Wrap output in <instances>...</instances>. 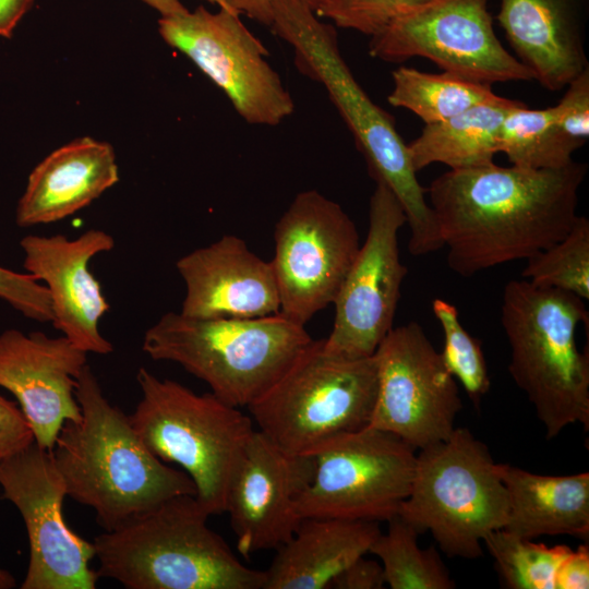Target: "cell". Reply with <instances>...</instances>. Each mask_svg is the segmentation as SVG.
<instances>
[{
	"label": "cell",
	"instance_id": "5",
	"mask_svg": "<svg viewBox=\"0 0 589 589\" xmlns=\"http://www.w3.org/2000/svg\"><path fill=\"white\" fill-rule=\"evenodd\" d=\"M585 300L527 279L503 290L501 323L510 347L508 371L526 393L546 438L580 423L589 428V356L579 351L576 332L588 325Z\"/></svg>",
	"mask_w": 589,
	"mask_h": 589
},
{
	"label": "cell",
	"instance_id": "28",
	"mask_svg": "<svg viewBox=\"0 0 589 589\" xmlns=\"http://www.w3.org/2000/svg\"><path fill=\"white\" fill-rule=\"evenodd\" d=\"M369 553L381 561L386 585L392 589H453L455 581L434 546L421 549L420 534L399 515L387 520Z\"/></svg>",
	"mask_w": 589,
	"mask_h": 589
},
{
	"label": "cell",
	"instance_id": "39",
	"mask_svg": "<svg viewBox=\"0 0 589 589\" xmlns=\"http://www.w3.org/2000/svg\"><path fill=\"white\" fill-rule=\"evenodd\" d=\"M34 0H0V36L10 37Z\"/></svg>",
	"mask_w": 589,
	"mask_h": 589
},
{
	"label": "cell",
	"instance_id": "20",
	"mask_svg": "<svg viewBox=\"0 0 589 589\" xmlns=\"http://www.w3.org/2000/svg\"><path fill=\"white\" fill-rule=\"evenodd\" d=\"M176 268L185 285L181 311L191 317H260L279 313L280 299L271 261L245 241L224 235L181 256Z\"/></svg>",
	"mask_w": 589,
	"mask_h": 589
},
{
	"label": "cell",
	"instance_id": "22",
	"mask_svg": "<svg viewBox=\"0 0 589 589\" xmlns=\"http://www.w3.org/2000/svg\"><path fill=\"white\" fill-rule=\"evenodd\" d=\"M119 181L109 143L76 139L47 155L29 173L16 207L20 227L52 224L89 205Z\"/></svg>",
	"mask_w": 589,
	"mask_h": 589
},
{
	"label": "cell",
	"instance_id": "4",
	"mask_svg": "<svg viewBox=\"0 0 589 589\" xmlns=\"http://www.w3.org/2000/svg\"><path fill=\"white\" fill-rule=\"evenodd\" d=\"M208 517L183 494L98 534V577L128 589H263L264 570L242 564Z\"/></svg>",
	"mask_w": 589,
	"mask_h": 589
},
{
	"label": "cell",
	"instance_id": "40",
	"mask_svg": "<svg viewBox=\"0 0 589 589\" xmlns=\"http://www.w3.org/2000/svg\"><path fill=\"white\" fill-rule=\"evenodd\" d=\"M154 10H156L161 16H173L188 12L189 10L182 4L180 0H141Z\"/></svg>",
	"mask_w": 589,
	"mask_h": 589
},
{
	"label": "cell",
	"instance_id": "38",
	"mask_svg": "<svg viewBox=\"0 0 589 589\" xmlns=\"http://www.w3.org/2000/svg\"><path fill=\"white\" fill-rule=\"evenodd\" d=\"M221 7L244 14L255 22L271 26L273 22L272 0H220Z\"/></svg>",
	"mask_w": 589,
	"mask_h": 589
},
{
	"label": "cell",
	"instance_id": "33",
	"mask_svg": "<svg viewBox=\"0 0 589 589\" xmlns=\"http://www.w3.org/2000/svg\"><path fill=\"white\" fill-rule=\"evenodd\" d=\"M0 299L27 318L52 323L48 290L27 273L21 274L0 266Z\"/></svg>",
	"mask_w": 589,
	"mask_h": 589
},
{
	"label": "cell",
	"instance_id": "36",
	"mask_svg": "<svg viewBox=\"0 0 589 589\" xmlns=\"http://www.w3.org/2000/svg\"><path fill=\"white\" fill-rule=\"evenodd\" d=\"M363 556L354 560L332 581L336 589H381L386 585L382 564Z\"/></svg>",
	"mask_w": 589,
	"mask_h": 589
},
{
	"label": "cell",
	"instance_id": "1",
	"mask_svg": "<svg viewBox=\"0 0 589 589\" xmlns=\"http://www.w3.org/2000/svg\"><path fill=\"white\" fill-rule=\"evenodd\" d=\"M588 171L573 160L556 169L494 163L450 169L425 189L447 265L461 277L528 260L561 241L577 215L578 192Z\"/></svg>",
	"mask_w": 589,
	"mask_h": 589
},
{
	"label": "cell",
	"instance_id": "34",
	"mask_svg": "<svg viewBox=\"0 0 589 589\" xmlns=\"http://www.w3.org/2000/svg\"><path fill=\"white\" fill-rule=\"evenodd\" d=\"M554 117L563 133L581 147L589 137V67L566 85Z\"/></svg>",
	"mask_w": 589,
	"mask_h": 589
},
{
	"label": "cell",
	"instance_id": "6",
	"mask_svg": "<svg viewBox=\"0 0 589 589\" xmlns=\"http://www.w3.org/2000/svg\"><path fill=\"white\" fill-rule=\"evenodd\" d=\"M312 340L305 325L280 313L204 318L167 312L145 332L142 349L178 363L240 408L262 396Z\"/></svg>",
	"mask_w": 589,
	"mask_h": 589
},
{
	"label": "cell",
	"instance_id": "30",
	"mask_svg": "<svg viewBox=\"0 0 589 589\" xmlns=\"http://www.w3.org/2000/svg\"><path fill=\"white\" fill-rule=\"evenodd\" d=\"M521 277L541 287L589 299V219L578 216L561 241L527 260Z\"/></svg>",
	"mask_w": 589,
	"mask_h": 589
},
{
	"label": "cell",
	"instance_id": "41",
	"mask_svg": "<svg viewBox=\"0 0 589 589\" xmlns=\"http://www.w3.org/2000/svg\"><path fill=\"white\" fill-rule=\"evenodd\" d=\"M16 585L13 575L0 566V589H12Z\"/></svg>",
	"mask_w": 589,
	"mask_h": 589
},
{
	"label": "cell",
	"instance_id": "12",
	"mask_svg": "<svg viewBox=\"0 0 589 589\" xmlns=\"http://www.w3.org/2000/svg\"><path fill=\"white\" fill-rule=\"evenodd\" d=\"M239 15L224 8L213 13L200 5L192 12L161 16L158 32L221 88L245 122L278 125L293 113V98L266 60L268 50Z\"/></svg>",
	"mask_w": 589,
	"mask_h": 589
},
{
	"label": "cell",
	"instance_id": "9",
	"mask_svg": "<svg viewBox=\"0 0 589 589\" xmlns=\"http://www.w3.org/2000/svg\"><path fill=\"white\" fill-rule=\"evenodd\" d=\"M377 390L374 354L345 359L313 339L247 408L257 430L291 454L309 455L328 440L369 425Z\"/></svg>",
	"mask_w": 589,
	"mask_h": 589
},
{
	"label": "cell",
	"instance_id": "29",
	"mask_svg": "<svg viewBox=\"0 0 589 589\" xmlns=\"http://www.w3.org/2000/svg\"><path fill=\"white\" fill-rule=\"evenodd\" d=\"M482 542L510 589H555L556 573L573 550L536 543L503 528L488 533Z\"/></svg>",
	"mask_w": 589,
	"mask_h": 589
},
{
	"label": "cell",
	"instance_id": "15",
	"mask_svg": "<svg viewBox=\"0 0 589 589\" xmlns=\"http://www.w3.org/2000/svg\"><path fill=\"white\" fill-rule=\"evenodd\" d=\"M406 215L394 193L375 182L370 199L369 229L334 301L332 332L324 350L345 359L372 357L394 327L408 273L398 249Z\"/></svg>",
	"mask_w": 589,
	"mask_h": 589
},
{
	"label": "cell",
	"instance_id": "11",
	"mask_svg": "<svg viewBox=\"0 0 589 589\" xmlns=\"http://www.w3.org/2000/svg\"><path fill=\"white\" fill-rule=\"evenodd\" d=\"M274 243L279 313L305 325L334 303L361 245L358 229L337 202L311 189L280 216Z\"/></svg>",
	"mask_w": 589,
	"mask_h": 589
},
{
	"label": "cell",
	"instance_id": "21",
	"mask_svg": "<svg viewBox=\"0 0 589 589\" xmlns=\"http://www.w3.org/2000/svg\"><path fill=\"white\" fill-rule=\"evenodd\" d=\"M496 19L516 58L546 89H563L589 67V0H501Z\"/></svg>",
	"mask_w": 589,
	"mask_h": 589
},
{
	"label": "cell",
	"instance_id": "2",
	"mask_svg": "<svg viewBox=\"0 0 589 589\" xmlns=\"http://www.w3.org/2000/svg\"><path fill=\"white\" fill-rule=\"evenodd\" d=\"M75 396L81 418L64 422L51 454L67 495L93 508L105 531L175 496L195 495L191 478L156 457L130 416L109 402L88 364Z\"/></svg>",
	"mask_w": 589,
	"mask_h": 589
},
{
	"label": "cell",
	"instance_id": "8",
	"mask_svg": "<svg viewBox=\"0 0 589 589\" xmlns=\"http://www.w3.org/2000/svg\"><path fill=\"white\" fill-rule=\"evenodd\" d=\"M430 531L448 556H482L484 537L504 528L508 495L489 448L466 428L419 449L409 494L398 514Z\"/></svg>",
	"mask_w": 589,
	"mask_h": 589
},
{
	"label": "cell",
	"instance_id": "25",
	"mask_svg": "<svg viewBox=\"0 0 589 589\" xmlns=\"http://www.w3.org/2000/svg\"><path fill=\"white\" fill-rule=\"evenodd\" d=\"M524 103L498 96L447 120L425 124L408 145L413 169L434 163L450 169L480 167L493 163L498 153V134L505 116Z\"/></svg>",
	"mask_w": 589,
	"mask_h": 589
},
{
	"label": "cell",
	"instance_id": "31",
	"mask_svg": "<svg viewBox=\"0 0 589 589\" xmlns=\"http://www.w3.org/2000/svg\"><path fill=\"white\" fill-rule=\"evenodd\" d=\"M432 311L444 334L443 361L478 405L491 386L481 342L464 328L454 304L436 298L432 302Z\"/></svg>",
	"mask_w": 589,
	"mask_h": 589
},
{
	"label": "cell",
	"instance_id": "13",
	"mask_svg": "<svg viewBox=\"0 0 589 589\" xmlns=\"http://www.w3.org/2000/svg\"><path fill=\"white\" fill-rule=\"evenodd\" d=\"M489 0H428L371 36L369 53L387 61L426 58L444 72L492 85L533 80L495 35Z\"/></svg>",
	"mask_w": 589,
	"mask_h": 589
},
{
	"label": "cell",
	"instance_id": "3",
	"mask_svg": "<svg viewBox=\"0 0 589 589\" xmlns=\"http://www.w3.org/2000/svg\"><path fill=\"white\" fill-rule=\"evenodd\" d=\"M271 28L288 43L299 72L322 84L362 153L370 176L397 197L410 230L408 251L422 256L444 248L438 227L417 178L408 145L394 118L377 106L354 79L332 24L300 0H272Z\"/></svg>",
	"mask_w": 589,
	"mask_h": 589
},
{
	"label": "cell",
	"instance_id": "10",
	"mask_svg": "<svg viewBox=\"0 0 589 589\" xmlns=\"http://www.w3.org/2000/svg\"><path fill=\"white\" fill-rule=\"evenodd\" d=\"M416 452L369 425L328 440L312 453L315 471L298 498V516L387 521L409 494Z\"/></svg>",
	"mask_w": 589,
	"mask_h": 589
},
{
	"label": "cell",
	"instance_id": "14",
	"mask_svg": "<svg viewBox=\"0 0 589 589\" xmlns=\"http://www.w3.org/2000/svg\"><path fill=\"white\" fill-rule=\"evenodd\" d=\"M374 358L377 390L369 426L416 450L446 440L462 404L454 376L421 325L393 327Z\"/></svg>",
	"mask_w": 589,
	"mask_h": 589
},
{
	"label": "cell",
	"instance_id": "23",
	"mask_svg": "<svg viewBox=\"0 0 589 589\" xmlns=\"http://www.w3.org/2000/svg\"><path fill=\"white\" fill-rule=\"evenodd\" d=\"M377 521L303 518L264 570L263 589H324L349 564L369 553Z\"/></svg>",
	"mask_w": 589,
	"mask_h": 589
},
{
	"label": "cell",
	"instance_id": "18",
	"mask_svg": "<svg viewBox=\"0 0 589 589\" xmlns=\"http://www.w3.org/2000/svg\"><path fill=\"white\" fill-rule=\"evenodd\" d=\"M86 364L87 352L63 335L0 334V387L15 397L40 447L52 449L64 422L80 420L75 388Z\"/></svg>",
	"mask_w": 589,
	"mask_h": 589
},
{
	"label": "cell",
	"instance_id": "19",
	"mask_svg": "<svg viewBox=\"0 0 589 589\" xmlns=\"http://www.w3.org/2000/svg\"><path fill=\"white\" fill-rule=\"evenodd\" d=\"M20 245L26 273L48 290L53 326L87 353H110L113 346L99 330L110 305L89 262L115 248L113 237L100 229H89L75 239L28 235Z\"/></svg>",
	"mask_w": 589,
	"mask_h": 589
},
{
	"label": "cell",
	"instance_id": "24",
	"mask_svg": "<svg viewBox=\"0 0 589 589\" xmlns=\"http://www.w3.org/2000/svg\"><path fill=\"white\" fill-rule=\"evenodd\" d=\"M508 495L503 529L528 539L567 534L589 536V472L537 474L497 462Z\"/></svg>",
	"mask_w": 589,
	"mask_h": 589
},
{
	"label": "cell",
	"instance_id": "27",
	"mask_svg": "<svg viewBox=\"0 0 589 589\" xmlns=\"http://www.w3.org/2000/svg\"><path fill=\"white\" fill-rule=\"evenodd\" d=\"M581 146L566 136L555 121L553 107L529 109L525 104L504 118L498 153L508 161L530 169H556L569 165Z\"/></svg>",
	"mask_w": 589,
	"mask_h": 589
},
{
	"label": "cell",
	"instance_id": "26",
	"mask_svg": "<svg viewBox=\"0 0 589 589\" xmlns=\"http://www.w3.org/2000/svg\"><path fill=\"white\" fill-rule=\"evenodd\" d=\"M392 79L388 103L412 111L425 124L447 120L498 97L490 84L444 71L433 74L399 67L393 71Z\"/></svg>",
	"mask_w": 589,
	"mask_h": 589
},
{
	"label": "cell",
	"instance_id": "7",
	"mask_svg": "<svg viewBox=\"0 0 589 589\" xmlns=\"http://www.w3.org/2000/svg\"><path fill=\"white\" fill-rule=\"evenodd\" d=\"M136 381L141 399L130 420L141 441L164 462L181 467L209 516L225 513L230 484L256 430L252 418L212 392L196 394L145 368Z\"/></svg>",
	"mask_w": 589,
	"mask_h": 589
},
{
	"label": "cell",
	"instance_id": "35",
	"mask_svg": "<svg viewBox=\"0 0 589 589\" xmlns=\"http://www.w3.org/2000/svg\"><path fill=\"white\" fill-rule=\"evenodd\" d=\"M34 441L20 407L0 395V460L24 449Z\"/></svg>",
	"mask_w": 589,
	"mask_h": 589
},
{
	"label": "cell",
	"instance_id": "32",
	"mask_svg": "<svg viewBox=\"0 0 589 589\" xmlns=\"http://www.w3.org/2000/svg\"><path fill=\"white\" fill-rule=\"evenodd\" d=\"M428 0H322L315 14L341 28L373 36L411 8Z\"/></svg>",
	"mask_w": 589,
	"mask_h": 589
},
{
	"label": "cell",
	"instance_id": "17",
	"mask_svg": "<svg viewBox=\"0 0 589 589\" xmlns=\"http://www.w3.org/2000/svg\"><path fill=\"white\" fill-rule=\"evenodd\" d=\"M315 471L312 454H291L255 430L230 484L225 513L248 557L288 542L301 518L296 505Z\"/></svg>",
	"mask_w": 589,
	"mask_h": 589
},
{
	"label": "cell",
	"instance_id": "43",
	"mask_svg": "<svg viewBox=\"0 0 589 589\" xmlns=\"http://www.w3.org/2000/svg\"><path fill=\"white\" fill-rule=\"evenodd\" d=\"M205 1H207V2H209L212 4H217L219 8L221 7L220 0H205Z\"/></svg>",
	"mask_w": 589,
	"mask_h": 589
},
{
	"label": "cell",
	"instance_id": "42",
	"mask_svg": "<svg viewBox=\"0 0 589 589\" xmlns=\"http://www.w3.org/2000/svg\"><path fill=\"white\" fill-rule=\"evenodd\" d=\"M300 1L304 3L305 5H308L311 10H313L314 13L322 2V0H300Z\"/></svg>",
	"mask_w": 589,
	"mask_h": 589
},
{
	"label": "cell",
	"instance_id": "37",
	"mask_svg": "<svg viewBox=\"0 0 589 589\" xmlns=\"http://www.w3.org/2000/svg\"><path fill=\"white\" fill-rule=\"evenodd\" d=\"M589 588V548L587 544L572 550L555 576V589Z\"/></svg>",
	"mask_w": 589,
	"mask_h": 589
},
{
	"label": "cell",
	"instance_id": "16",
	"mask_svg": "<svg viewBox=\"0 0 589 589\" xmlns=\"http://www.w3.org/2000/svg\"><path fill=\"white\" fill-rule=\"evenodd\" d=\"M0 488L27 531L29 558L21 588L94 589L99 578L89 567L95 548L63 519L67 489L51 449L34 441L0 460Z\"/></svg>",
	"mask_w": 589,
	"mask_h": 589
}]
</instances>
